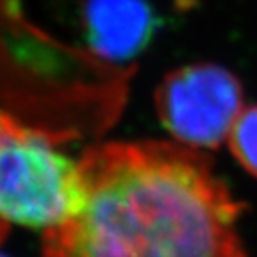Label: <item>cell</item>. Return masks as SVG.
<instances>
[{"label": "cell", "instance_id": "cell-1", "mask_svg": "<svg viewBox=\"0 0 257 257\" xmlns=\"http://www.w3.org/2000/svg\"><path fill=\"white\" fill-rule=\"evenodd\" d=\"M79 209L43 232V257H248L243 204L205 152L109 141L80 157Z\"/></svg>", "mask_w": 257, "mask_h": 257}, {"label": "cell", "instance_id": "cell-2", "mask_svg": "<svg viewBox=\"0 0 257 257\" xmlns=\"http://www.w3.org/2000/svg\"><path fill=\"white\" fill-rule=\"evenodd\" d=\"M47 128L0 109V241L13 227L52 229L82 202L80 161Z\"/></svg>", "mask_w": 257, "mask_h": 257}, {"label": "cell", "instance_id": "cell-3", "mask_svg": "<svg viewBox=\"0 0 257 257\" xmlns=\"http://www.w3.org/2000/svg\"><path fill=\"white\" fill-rule=\"evenodd\" d=\"M154 104L173 141L200 152L227 143L245 107L239 79L214 63L186 64L166 73Z\"/></svg>", "mask_w": 257, "mask_h": 257}, {"label": "cell", "instance_id": "cell-4", "mask_svg": "<svg viewBox=\"0 0 257 257\" xmlns=\"http://www.w3.org/2000/svg\"><path fill=\"white\" fill-rule=\"evenodd\" d=\"M82 22L91 52L111 63L138 57L157 31L147 0H86Z\"/></svg>", "mask_w": 257, "mask_h": 257}, {"label": "cell", "instance_id": "cell-5", "mask_svg": "<svg viewBox=\"0 0 257 257\" xmlns=\"http://www.w3.org/2000/svg\"><path fill=\"white\" fill-rule=\"evenodd\" d=\"M227 145L237 165L257 179V104L243 107Z\"/></svg>", "mask_w": 257, "mask_h": 257}, {"label": "cell", "instance_id": "cell-6", "mask_svg": "<svg viewBox=\"0 0 257 257\" xmlns=\"http://www.w3.org/2000/svg\"><path fill=\"white\" fill-rule=\"evenodd\" d=\"M0 257H8V255H6V253H0Z\"/></svg>", "mask_w": 257, "mask_h": 257}]
</instances>
